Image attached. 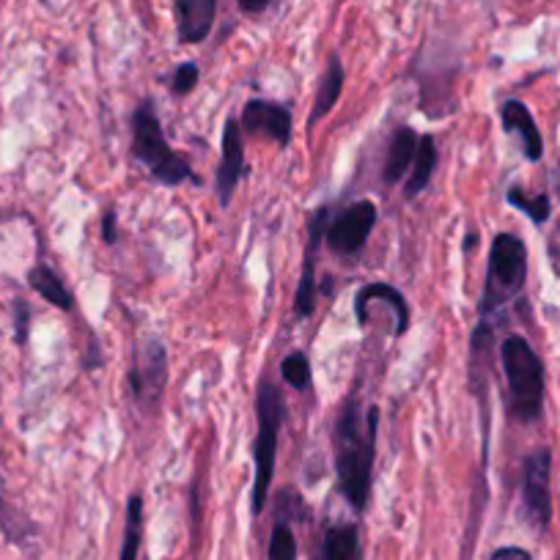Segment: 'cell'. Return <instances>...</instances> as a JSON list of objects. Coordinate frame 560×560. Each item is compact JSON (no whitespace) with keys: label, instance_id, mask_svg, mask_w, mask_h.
Wrapping results in <instances>:
<instances>
[{"label":"cell","instance_id":"9","mask_svg":"<svg viewBox=\"0 0 560 560\" xmlns=\"http://www.w3.org/2000/svg\"><path fill=\"white\" fill-rule=\"evenodd\" d=\"M327 214H330V207L322 203L308 223V245H305L303 272H300L298 294H294V314H298L300 319H308L316 308V256H319V247L327 234V223H330Z\"/></svg>","mask_w":560,"mask_h":560},{"label":"cell","instance_id":"2","mask_svg":"<svg viewBox=\"0 0 560 560\" xmlns=\"http://www.w3.org/2000/svg\"><path fill=\"white\" fill-rule=\"evenodd\" d=\"M256 420L258 432L253 443V492H250V511L258 516L267 505L269 487L275 478V456H278L280 429L287 420V401L278 385L264 380L256 390Z\"/></svg>","mask_w":560,"mask_h":560},{"label":"cell","instance_id":"15","mask_svg":"<svg viewBox=\"0 0 560 560\" xmlns=\"http://www.w3.org/2000/svg\"><path fill=\"white\" fill-rule=\"evenodd\" d=\"M438 140L432 135H420L418 140V152H415L412 168L407 174V185H404V196L412 201L420 192L427 190L429 182H432L434 168H438Z\"/></svg>","mask_w":560,"mask_h":560},{"label":"cell","instance_id":"24","mask_svg":"<svg viewBox=\"0 0 560 560\" xmlns=\"http://www.w3.org/2000/svg\"><path fill=\"white\" fill-rule=\"evenodd\" d=\"M198 78H201V72H198L196 63L192 61L179 63V67L174 69V78H171V91H174V96L192 94V89L198 85Z\"/></svg>","mask_w":560,"mask_h":560},{"label":"cell","instance_id":"21","mask_svg":"<svg viewBox=\"0 0 560 560\" xmlns=\"http://www.w3.org/2000/svg\"><path fill=\"white\" fill-rule=\"evenodd\" d=\"M280 376L294 390H308L311 382H314V371H311V360L305 352H292L283 363H280Z\"/></svg>","mask_w":560,"mask_h":560},{"label":"cell","instance_id":"22","mask_svg":"<svg viewBox=\"0 0 560 560\" xmlns=\"http://www.w3.org/2000/svg\"><path fill=\"white\" fill-rule=\"evenodd\" d=\"M505 198H509L511 207L520 209V212H525L527 218L533 220V223L541 225V223H547V220H549V209H552V207H549V198L544 196V192H538V196H527L522 187L514 185Z\"/></svg>","mask_w":560,"mask_h":560},{"label":"cell","instance_id":"11","mask_svg":"<svg viewBox=\"0 0 560 560\" xmlns=\"http://www.w3.org/2000/svg\"><path fill=\"white\" fill-rule=\"evenodd\" d=\"M242 174H245V140H242V124L231 116L223 129V158L214 174V192L220 198V207H229L234 201Z\"/></svg>","mask_w":560,"mask_h":560},{"label":"cell","instance_id":"6","mask_svg":"<svg viewBox=\"0 0 560 560\" xmlns=\"http://www.w3.org/2000/svg\"><path fill=\"white\" fill-rule=\"evenodd\" d=\"M127 385L140 407H158L165 385H168V354H165V347L158 338H149L138 347L132 369L127 374Z\"/></svg>","mask_w":560,"mask_h":560},{"label":"cell","instance_id":"3","mask_svg":"<svg viewBox=\"0 0 560 560\" xmlns=\"http://www.w3.org/2000/svg\"><path fill=\"white\" fill-rule=\"evenodd\" d=\"M505 382H509V412L520 423H536L544 409V363L536 349L522 336H509L500 347Z\"/></svg>","mask_w":560,"mask_h":560},{"label":"cell","instance_id":"27","mask_svg":"<svg viewBox=\"0 0 560 560\" xmlns=\"http://www.w3.org/2000/svg\"><path fill=\"white\" fill-rule=\"evenodd\" d=\"M236 3H240V9L245 14H261L269 0H236Z\"/></svg>","mask_w":560,"mask_h":560},{"label":"cell","instance_id":"16","mask_svg":"<svg viewBox=\"0 0 560 560\" xmlns=\"http://www.w3.org/2000/svg\"><path fill=\"white\" fill-rule=\"evenodd\" d=\"M343 83H347V72H343V63L338 61V56H332L330 63H327L325 74H322V83H319V91H316L314 110H311L308 127H316V124H319L322 118H325L327 113L336 107V102L341 100Z\"/></svg>","mask_w":560,"mask_h":560},{"label":"cell","instance_id":"8","mask_svg":"<svg viewBox=\"0 0 560 560\" xmlns=\"http://www.w3.org/2000/svg\"><path fill=\"white\" fill-rule=\"evenodd\" d=\"M549 470H552V454L549 448H536L522 467V505L525 514L538 530L549 525L552 516V500H549Z\"/></svg>","mask_w":560,"mask_h":560},{"label":"cell","instance_id":"18","mask_svg":"<svg viewBox=\"0 0 560 560\" xmlns=\"http://www.w3.org/2000/svg\"><path fill=\"white\" fill-rule=\"evenodd\" d=\"M28 283H31V289L39 294V298H45L47 303L56 305V308H61V311L74 308V300H72V294H69V289L63 287V280L58 278L50 267H45V264H39V267L31 269Z\"/></svg>","mask_w":560,"mask_h":560},{"label":"cell","instance_id":"10","mask_svg":"<svg viewBox=\"0 0 560 560\" xmlns=\"http://www.w3.org/2000/svg\"><path fill=\"white\" fill-rule=\"evenodd\" d=\"M242 132L261 135L278 143L280 149L289 147L292 140V110L280 102L250 100L242 110Z\"/></svg>","mask_w":560,"mask_h":560},{"label":"cell","instance_id":"20","mask_svg":"<svg viewBox=\"0 0 560 560\" xmlns=\"http://www.w3.org/2000/svg\"><path fill=\"white\" fill-rule=\"evenodd\" d=\"M140 538H143V500L132 494L127 503V525H124V541L118 560H138Z\"/></svg>","mask_w":560,"mask_h":560},{"label":"cell","instance_id":"7","mask_svg":"<svg viewBox=\"0 0 560 560\" xmlns=\"http://www.w3.org/2000/svg\"><path fill=\"white\" fill-rule=\"evenodd\" d=\"M376 225V203L363 198V201H354L338 214L332 223H327L325 242L336 256H358L365 245H369V236Z\"/></svg>","mask_w":560,"mask_h":560},{"label":"cell","instance_id":"19","mask_svg":"<svg viewBox=\"0 0 560 560\" xmlns=\"http://www.w3.org/2000/svg\"><path fill=\"white\" fill-rule=\"evenodd\" d=\"M371 298H382L390 305L393 314H396V336H404L409 327V303L404 300V294L396 287H390V283H385V280H376V283H369V287H363L354 294V303H365Z\"/></svg>","mask_w":560,"mask_h":560},{"label":"cell","instance_id":"25","mask_svg":"<svg viewBox=\"0 0 560 560\" xmlns=\"http://www.w3.org/2000/svg\"><path fill=\"white\" fill-rule=\"evenodd\" d=\"M102 240L107 242V245H113V242L118 240V225H116V212L113 209H107L105 214H102Z\"/></svg>","mask_w":560,"mask_h":560},{"label":"cell","instance_id":"5","mask_svg":"<svg viewBox=\"0 0 560 560\" xmlns=\"http://www.w3.org/2000/svg\"><path fill=\"white\" fill-rule=\"evenodd\" d=\"M527 278V250L525 242L514 234H498L489 250L487 283H483L481 305L478 314L481 322H487L492 314H500V308L511 303L516 294L525 289Z\"/></svg>","mask_w":560,"mask_h":560},{"label":"cell","instance_id":"12","mask_svg":"<svg viewBox=\"0 0 560 560\" xmlns=\"http://www.w3.org/2000/svg\"><path fill=\"white\" fill-rule=\"evenodd\" d=\"M174 12L182 45H198L212 34L218 0H174Z\"/></svg>","mask_w":560,"mask_h":560},{"label":"cell","instance_id":"14","mask_svg":"<svg viewBox=\"0 0 560 560\" xmlns=\"http://www.w3.org/2000/svg\"><path fill=\"white\" fill-rule=\"evenodd\" d=\"M418 140L420 135L415 132L412 127H398L396 132L387 140V152L385 163H382V182L385 185H396L412 168L415 152H418Z\"/></svg>","mask_w":560,"mask_h":560},{"label":"cell","instance_id":"28","mask_svg":"<svg viewBox=\"0 0 560 560\" xmlns=\"http://www.w3.org/2000/svg\"><path fill=\"white\" fill-rule=\"evenodd\" d=\"M18 311H20V319H18V325H20V341H25V325H28V308H25L23 300H18Z\"/></svg>","mask_w":560,"mask_h":560},{"label":"cell","instance_id":"26","mask_svg":"<svg viewBox=\"0 0 560 560\" xmlns=\"http://www.w3.org/2000/svg\"><path fill=\"white\" fill-rule=\"evenodd\" d=\"M489 560H533L530 552H525L522 547H500L494 549Z\"/></svg>","mask_w":560,"mask_h":560},{"label":"cell","instance_id":"4","mask_svg":"<svg viewBox=\"0 0 560 560\" xmlns=\"http://www.w3.org/2000/svg\"><path fill=\"white\" fill-rule=\"evenodd\" d=\"M132 154L165 187H179L196 179L190 163L168 147L152 100H143L132 113Z\"/></svg>","mask_w":560,"mask_h":560},{"label":"cell","instance_id":"1","mask_svg":"<svg viewBox=\"0 0 560 560\" xmlns=\"http://www.w3.org/2000/svg\"><path fill=\"white\" fill-rule=\"evenodd\" d=\"M376 432H380V409L374 404L365 407L354 393L343 398L332 429V451H336L338 489L358 514H363L371 498Z\"/></svg>","mask_w":560,"mask_h":560},{"label":"cell","instance_id":"17","mask_svg":"<svg viewBox=\"0 0 560 560\" xmlns=\"http://www.w3.org/2000/svg\"><path fill=\"white\" fill-rule=\"evenodd\" d=\"M319 560H360V533L358 527L341 522L330 525L322 536Z\"/></svg>","mask_w":560,"mask_h":560},{"label":"cell","instance_id":"23","mask_svg":"<svg viewBox=\"0 0 560 560\" xmlns=\"http://www.w3.org/2000/svg\"><path fill=\"white\" fill-rule=\"evenodd\" d=\"M269 560H298V538L283 520L275 522L269 536Z\"/></svg>","mask_w":560,"mask_h":560},{"label":"cell","instance_id":"13","mask_svg":"<svg viewBox=\"0 0 560 560\" xmlns=\"http://www.w3.org/2000/svg\"><path fill=\"white\" fill-rule=\"evenodd\" d=\"M500 121H503L505 132L516 135V138L522 140V152H525V158L530 160V163H538L544 154V140L536 121H533L530 110H527L522 102L509 100L500 107Z\"/></svg>","mask_w":560,"mask_h":560}]
</instances>
